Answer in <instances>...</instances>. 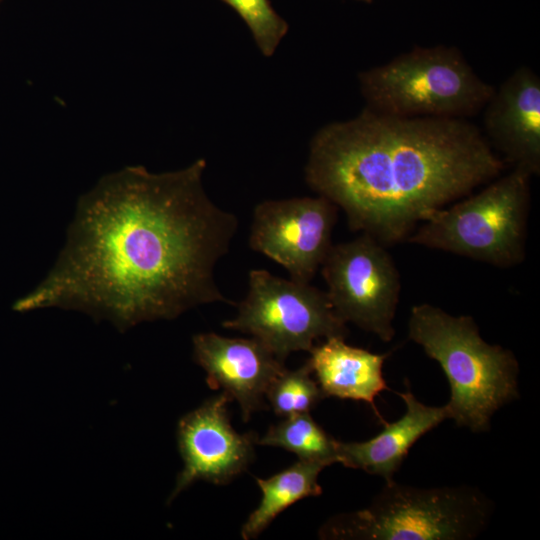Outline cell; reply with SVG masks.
I'll use <instances>...</instances> for the list:
<instances>
[{"mask_svg":"<svg viewBox=\"0 0 540 540\" xmlns=\"http://www.w3.org/2000/svg\"><path fill=\"white\" fill-rule=\"evenodd\" d=\"M205 168L198 159L177 171L136 165L103 176L79 198L50 271L13 309L81 311L124 332L205 304L234 305L214 273L239 222L207 195Z\"/></svg>","mask_w":540,"mask_h":540,"instance_id":"cell-1","label":"cell"},{"mask_svg":"<svg viewBox=\"0 0 540 540\" xmlns=\"http://www.w3.org/2000/svg\"><path fill=\"white\" fill-rule=\"evenodd\" d=\"M504 168L486 137L462 118L365 108L314 135L305 177L343 210L351 230L387 246L406 241L434 211Z\"/></svg>","mask_w":540,"mask_h":540,"instance_id":"cell-2","label":"cell"},{"mask_svg":"<svg viewBox=\"0 0 540 540\" xmlns=\"http://www.w3.org/2000/svg\"><path fill=\"white\" fill-rule=\"evenodd\" d=\"M407 327L408 338L443 370L450 385L445 406L457 426L488 432L495 412L520 397L517 358L487 343L472 316L421 303L412 306Z\"/></svg>","mask_w":540,"mask_h":540,"instance_id":"cell-3","label":"cell"},{"mask_svg":"<svg viewBox=\"0 0 540 540\" xmlns=\"http://www.w3.org/2000/svg\"><path fill=\"white\" fill-rule=\"evenodd\" d=\"M494 503L478 488H419L385 482L370 505L336 515L322 539L473 540L488 527Z\"/></svg>","mask_w":540,"mask_h":540,"instance_id":"cell-4","label":"cell"},{"mask_svg":"<svg viewBox=\"0 0 540 540\" xmlns=\"http://www.w3.org/2000/svg\"><path fill=\"white\" fill-rule=\"evenodd\" d=\"M531 176L514 167L480 192L434 211L406 242L500 268L522 263Z\"/></svg>","mask_w":540,"mask_h":540,"instance_id":"cell-5","label":"cell"},{"mask_svg":"<svg viewBox=\"0 0 540 540\" xmlns=\"http://www.w3.org/2000/svg\"><path fill=\"white\" fill-rule=\"evenodd\" d=\"M368 107L407 117L463 118L484 108L494 88L445 46L415 47L359 75Z\"/></svg>","mask_w":540,"mask_h":540,"instance_id":"cell-6","label":"cell"},{"mask_svg":"<svg viewBox=\"0 0 540 540\" xmlns=\"http://www.w3.org/2000/svg\"><path fill=\"white\" fill-rule=\"evenodd\" d=\"M223 327L250 334L280 361L297 351H310L320 338L348 335L326 291L277 277L265 269L249 272V288L234 318Z\"/></svg>","mask_w":540,"mask_h":540,"instance_id":"cell-7","label":"cell"},{"mask_svg":"<svg viewBox=\"0 0 540 540\" xmlns=\"http://www.w3.org/2000/svg\"><path fill=\"white\" fill-rule=\"evenodd\" d=\"M320 269L329 301L345 323L383 342L394 338L401 278L384 244L365 233L332 244Z\"/></svg>","mask_w":540,"mask_h":540,"instance_id":"cell-8","label":"cell"},{"mask_svg":"<svg viewBox=\"0 0 540 540\" xmlns=\"http://www.w3.org/2000/svg\"><path fill=\"white\" fill-rule=\"evenodd\" d=\"M338 209L322 195L263 201L253 211L249 245L292 280L310 283L332 246Z\"/></svg>","mask_w":540,"mask_h":540,"instance_id":"cell-9","label":"cell"},{"mask_svg":"<svg viewBox=\"0 0 540 540\" xmlns=\"http://www.w3.org/2000/svg\"><path fill=\"white\" fill-rule=\"evenodd\" d=\"M229 401L231 398L223 392L179 420L177 442L184 466L168 503L199 480L229 483L253 460L256 437L239 434L232 427L227 413Z\"/></svg>","mask_w":540,"mask_h":540,"instance_id":"cell-10","label":"cell"},{"mask_svg":"<svg viewBox=\"0 0 540 540\" xmlns=\"http://www.w3.org/2000/svg\"><path fill=\"white\" fill-rule=\"evenodd\" d=\"M192 342L194 359L206 372L209 387L236 400L244 421L265 407L266 391L285 366L263 343L213 332L198 333Z\"/></svg>","mask_w":540,"mask_h":540,"instance_id":"cell-11","label":"cell"},{"mask_svg":"<svg viewBox=\"0 0 540 540\" xmlns=\"http://www.w3.org/2000/svg\"><path fill=\"white\" fill-rule=\"evenodd\" d=\"M484 128L489 144L504 162L531 175L540 172V80L520 67L493 92L485 105Z\"/></svg>","mask_w":540,"mask_h":540,"instance_id":"cell-12","label":"cell"},{"mask_svg":"<svg viewBox=\"0 0 540 540\" xmlns=\"http://www.w3.org/2000/svg\"><path fill=\"white\" fill-rule=\"evenodd\" d=\"M405 403V413L392 422H384V429L375 437L363 442L337 440L338 463L352 469L363 470L394 480L411 447L427 432L449 419L446 406H429L420 402L412 393L405 379V391L399 393Z\"/></svg>","mask_w":540,"mask_h":540,"instance_id":"cell-13","label":"cell"},{"mask_svg":"<svg viewBox=\"0 0 540 540\" xmlns=\"http://www.w3.org/2000/svg\"><path fill=\"white\" fill-rule=\"evenodd\" d=\"M310 352L309 364L325 397L363 401L384 423L375 398L388 389L383 364L390 353L376 354L348 345L345 338L329 337Z\"/></svg>","mask_w":540,"mask_h":540,"instance_id":"cell-14","label":"cell"},{"mask_svg":"<svg viewBox=\"0 0 540 540\" xmlns=\"http://www.w3.org/2000/svg\"><path fill=\"white\" fill-rule=\"evenodd\" d=\"M326 466L319 462L300 460L266 478H257L262 497L257 508L242 526L244 540L254 539L284 510L308 497L322 494L318 476Z\"/></svg>","mask_w":540,"mask_h":540,"instance_id":"cell-15","label":"cell"},{"mask_svg":"<svg viewBox=\"0 0 540 540\" xmlns=\"http://www.w3.org/2000/svg\"><path fill=\"white\" fill-rule=\"evenodd\" d=\"M256 444L285 449L300 460L329 466L338 463L337 440L332 438L310 415L300 413L285 417L270 426Z\"/></svg>","mask_w":540,"mask_h":540,"instance_id":"cell-16","label":"cell"},{"mask_svg":"<svg viewBox=\"0 0 540 540\" xmlns=\"http://www.w3.org/2000/svg\"><path fill=\"white\" fill-rule=\"evenodd\" d=\"M306 362L296 370L284 369L269 385L267 398L273 411L280 416L310 413L325 397Z\"/></svg>","mask_w":540,"mask_h":540,"instance_id":"cell-17","label":"cell"},{"mask_svg":"<svg viewBox=\"0 0 540 540\" xmlns=\"http://www.w3.org/2000/svg\"><path fill=\"white\" fill-rule=\"evenodd\" d=\"M232 7L250 29L261 53L270 57L287 34V22L269 0H222Z\"/></svg>","mask_w":540,"mask_h":540,"instance_id":"cell-18","label":"cell"},{"mask_svg":"<svg viewBox=\"0 0 540 540\" xmlns=\"http://www.w3.org/2000/svg\"><path fill=\"white\" fill-rule=\"evenodd\" d=\"M361 1L366 2V3H370V2H372L373 0H361Z\"/></svg>","mask_w":540,"mask_h":540,"instance_id":"cell-19","label":"cell"}]
</instances>
